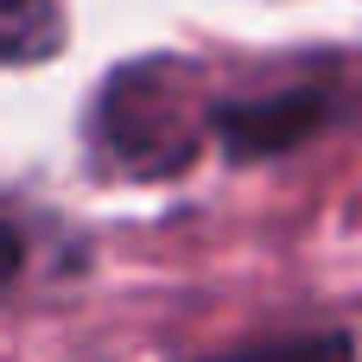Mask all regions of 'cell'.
<instances>
[{
  "label": "cell",
  "instance_id": "3",
  "mask_svg": "<svg viewBox=\"0 0 362 362\" xmlns=\"http://www.w3.org/2000/svg\"><path fill=\"white\" fill-rule=\"evenodd\" d=\"M210 362H350V337L325 331V337H280V344H255L235 356H210Z\"/></svg>",
  "mask_w": 362,
  "mask_h": 362
},
{
  "label": "cell",
  "instance_id": "2",
  "mask_svg": "<svg viewBox=\"0 0 362 362\" xmlns=\"http://www.w3.org/2000/svg\"><path fill=\"white\" fill-rule=\"evenodd\" d=\"M64 45L57 0H0V64H38Z\"/></svg>",
  "mask_w": 362,
  "mask_h": 362
},
{
  "label": "cell",
  "instance_id": "1",
  "mask_svg": "<svg viewBox=\"0 0 362 362\" xmlns=\"http://www.w3.org/2000/svg\"><path fill=\"white\" fill-rule=\"evenodd\" d=\"M331 121V95L325 89H280V95H255V102H229L210 115L216 140L235 159H274L305 146L318 127Z\"/></svg>",
  "mask_w": 362,
  "mask_h": 362
},
{
  "label": "cell",
  "instance_id": "4",
  "mask_svg": "<svg viewBox=\"0 0 362 362\" xmlns=\"http://www.w3.org/2000/svg\"><path fill=\"white\" fill-rule=\"evenodd\" d=\"M19 261H25V248H19V235H13V229L0 223V286H6V280L19 274Z\"/></svg>",
  "mask_w": 362,
  "mask_h": 362
}]
</instances>
